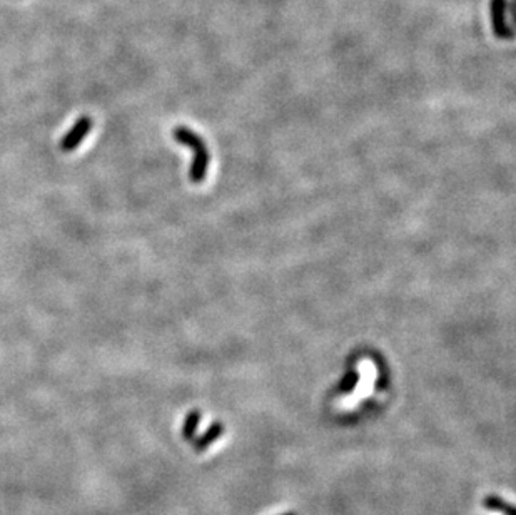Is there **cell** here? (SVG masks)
<instances>
[{
  "label": "cell",
  "mask_w": 516,
  "mask_h": 515,
  "mask_svg": "<svg viewBox=\"0 0 516 515\" xmlns=\"http://www.w3.org/2000/svg\"><path fill=\"white\" fill-rule=\"evenodd\" d=\"M174 139H176L179 144L189 146V148L192 149L194 159L191 164V171H189V178L196 184L202 183L207 174L209 163H211V154H209L204 141L199 138L196 133H192L191 129L184 128V126H177V128L174 129Z\"/></svg>",
  "instance_id": "cell-1"
},
{
  "label": "cell",
  "mask_w": 516,
  "mask_h": 515,
  "mask_svg": "<svg viewBox=\"0 0 516 515\" xmlns=\"http://www.w3.org/2000/svg\"><path fill=\"white\" fill-rule=\"evenodd\" d=\"M92 126H94V123H92V119L87 118V116H82V118L77 119L76 124L72 126L64 138H62L61 149L64 151V153L76 151L82 144V141L86 139V136L92 131Z\"/></svg>",
  "instance_id": "cell-2"
},
{
  "label": "cell",
  "mask_w": 516,
  "mask_h": 515,
  "mask_svg": "<svg viewBox=\"0 0 516 515\" xmlns=\"http://www.w3.org/2000/svg\"><path fill=\"white\" fill-rule=\"evenodd\" d=\"M506 7L508 0H491V16H493V31L498 39H511L513 31L506 26Z\"/></svg>",
  "instance_id": "cell-3"
},
{
  "label": "cell",
  "mask_w": 516,
  "mask_h": 515,
  "mask_svg": "<svg viewBox=\"0 0 516 515\" xmlns=\"http://www.w3.org/2000/svg\"><path fill=\"white\" fill-rule=\"evenodd\" d=\"M224 434V425L221 424V422H214V424L209 427V429L204 432V434L201 437H197L196 440H194V450L196 452H204L207 450L209 447H211L214 442H216L217 439H221Z\"/></svg>",
  "instance_id": "cell-4"
},
{
  "label": "cell",
  "mask_w": 516,
  "mask_h": 515,
  "mask_svg": "<svg viewBox=\"0 0 516 515\" xmlns=\"http://www.w3.org/2000/svg\"><path fill=\"white\" fill-rule=\"evenodd\" d=\"M483 507L495 510V512H500L503 515H516L513 505H511L510 502H506L503 497H500V495H496V494L486 495V497L483 499Z\"/></svg>",
  "instance_id": "cell-5"
},
{
  "label": "cell",
  "mask_w": 516,
  "mask_h": 515,
  "mask_svg": "<svg viewBox=\"0 0 516 515\" xmlns=\"http://www.w3.org/2000/svg\"><path fill=\"white\" fill-rule=\"evenodd\" d=\"M201 417H202V414L199 410L189 412L186 420H184V425H182V439L184 440L196 439V432H197L199 424H201Z\"/></svg>",
  "instance_id": "cell-6"
},
{
  "label": "cell",
  "mask_w": 516,
  "mask_h": 515,
  "mask_svg": "<svg viewBox=\"0 0 516 515\" xmlns=\"http://www.w3.org/2000/svg\"><path fill=\"white\" fill-rule=\"evenodd\" d=\"M359 383V373L358 372H349L346 373V377L343 378V382L339 383L338 387V393H351L354 388H356V385Z\"/></svg>",
  "instance_id": "cell-7"
},
{
  "label": "cell",
  "mask_w": 516,
  "mask_h": 515,
  "mask_svg": "<svg viewBox=\"0 0 516 515\" xmlns=\"http://www.w3.org/2000/svg\"><path fill=\"white\" fill-rule=\"evenodd\" d=\"M282 515H296L294 512H286V514H282Z\"/></svg>",
  "instance_id": "cell-8"
}]
</instances>
